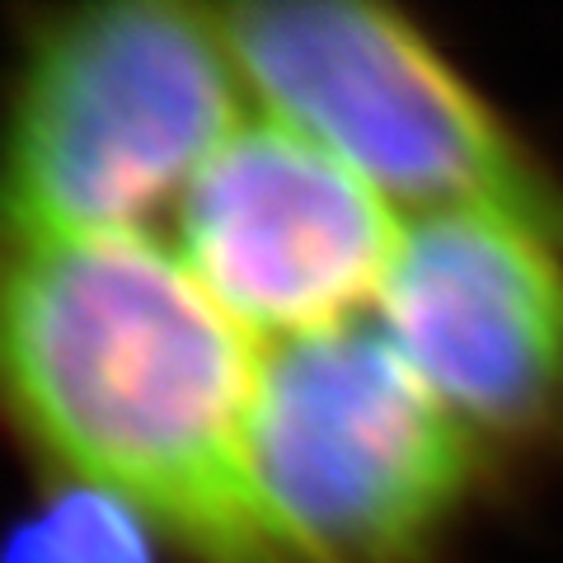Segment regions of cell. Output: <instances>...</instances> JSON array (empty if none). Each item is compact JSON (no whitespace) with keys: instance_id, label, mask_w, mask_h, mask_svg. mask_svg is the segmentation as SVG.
<instances>
[{"instance_id":"1","label":"cell","mask_w":563,"mask_h":563,"mask_svg":"<svg viewBox=\"0 0 563 563\" xmlns=\"http://www.w3.org/2000/svg\"><path fill=\"white\" fill-rule=\"evenodd\" d=\"M254 385L250 333L146 231L0 235V409L202 563H258Z\"/></svg>"},{"instance_id":"2","label":"cell","mask_w":563,"mask_h":563,"mask_svg":"<svg viewBox=\"0 0 563 563\" xmlns=\"http://www.w3.org/2000/svg\"><path fill=\"white\" fill-rule=\"evenodd\" d=\"M217 14L90 5L29 38L0 128V235H136L235 132Z\"/></svg>"},{"instance_id":"3","label":"cell","mask_w":563,"mask_h":563,"mask_svg":"<svg viewBox=\"0 0 563 563\" xmlns=\"http://www.w3.org/2000/svg\"><path fill=\"white\" fill-rule=\"evenodd\" d=\"M488 461L376 320L258 357L244 437L258 563H442Z\"/></svg>"},{"instance_id":"4","label":"cell","mask_w":563,"mask_h":563,"mask_svg":"<svg viewBox=\"0 0 563 563\" xmlns=\"http://www.w3.org/2000/svg\"><path fill=\"white\" fill-rule=\"evenodd\" d=\"M273 122L418 217L507 211L563 240V188L413 20L352 0L217 10Z\"/></svg>"},{"instance_id":"5","label":"cell","mask_w":563,"mask_h":563,"mask_svg":"<svg viewBox=\"0 0 563 563\" xmlns=\"http://www.w3.org/2000/svg\"><path fill=\"white\" fill-rule=\"evenodd\" d=\"M376 329L488 455L563 432V240L507 211L399 231Z\"/></svg>"},{"instance_id":"6","label":"cell","mask_w":563,"mask_h":563,"mask_svg":"<svg viewBox=\"0 0 563 563\" xmlns=\"http://www.w3.org/2000/svg\"><path fill=\"white\" fill-rule=\"evenodd\" d=\"M399 231L380 192L282 122L235 128L174 202V258L273 343L376 310Z\"/></svg>"},{"instance_id":"7","label":"cell","mask_w":563,"mask_h":563,"mask_svg":"<svg viewBox=\"0 0 563 563\" xmlns=\"http://www.w3.org/2000/svg\"><path fill=\"white\" fill-rule=\"evenodd\" d=\"M151 536L136 507L70 484L10 536L0 563H151Z\"/></svg>"}]
</instances>
